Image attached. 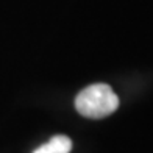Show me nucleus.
Wrapping results in <instances>:
<instances>
[{
    "instance_id": "nucleus-1",
    "label": "nucleus",
    "mask_w": 153,
    "mask_h": 153,
    "mask_svg": "<svg viewBox=\"0 0 153 153\" xmlns=\"http://www.w3.org/2000/svg\"><path fill=\"white\" fill-rule=\"evenodd\" d=\"M75 108L83 117L103 119L119 108V97L111 86L105 83H97L85 88L76 95Z\"/></svg>"
},
{
    "instance_id": "nucleus-2",
    "label": "nucleus",
    "mask_w": 153,
    "mask_h": 153,
    "mask_svg": "<svg viewBox=\"0 0 153 153\" xmlns=\"http://www.w3.org/2000/svg\"><path fill=\"white\" fill-rule=\"evenodd\" d=\"M72 150V141L67 136H55L44 145H41L33 153H71Z\"/></svg>"
}]
</instances>
